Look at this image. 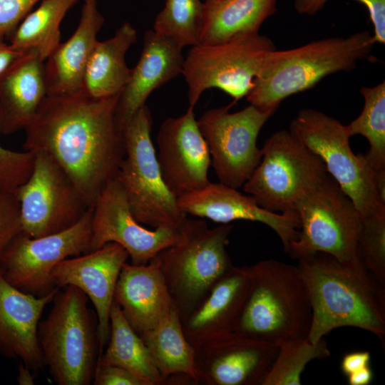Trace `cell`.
Instances as JSON below:
<instances>
[{
  "label": "cell",
  "mask_w": 385,
  "mask_h": 385,
  "mask_svg": "<svg viewBox=\"0 0 385 385\" xmlns=\"http://www.w3.org/2000/svg\"><path fill=\"white\" fill-rule=\"evenodd\" d=\"M137 38L136 29L125 21L113 36L98 41L85 68L81 93L91 98H106L120 93L131 75L125 54Z\"/></svg>",
  "instance_id": "obj_26"
},
{
  "label": "cell",
  "mask_w": 385,
  "mask_h": 385,
  "mask_svg": "<svg viewBox=\"0 0 385 385\" xmlns=\"http://www.w3.org/2000/svg\"><path fill=\"white\" fill-rule=\"evenodd\" d=\"M129 256L120 245L111 242L88 252L67 258L51 272L55 287L73 285L91 301L98 318V332L102 354L110 334V312L114 292L123 265Z\"/></svg>",
  "instance_id": "obj_18"
},
{
  "label": "cell",
  "mask_w": 385,
  "mask_h": 385,
  "mask_svg": "<svg viewBox=\"0 0 385 385\" xmlns=\"http://www.w3.org/2000/svg\"><path fill=\"white\" fill-rule=\"evenodd\" d=\"M104 22L105 18L98 8V0H83L80 21L74 33L45 61L47 95H73L81 92L85 68Z\"/></svg>",
  "instance_id": "obj_24"
},
{
  "label": "cell",
  "mask_w": 385,
  "mask_h": 385,
  "mask_svg": "<svg viewBox=\"0 0 385 385\" xmlns=\"http://www.w3.org/2000/svg\"><path fill=\"white\" fill-rule=\"evenodd\" d=\"M233 103L204 112L197 120L220 183L238 189L244 185L262 158L257 142L274 113L250 104L230 112Z\"/></svg>",
  "instance_id": "obj_12"
},
{
  "label": "cell",
  "mask_w": 385,
  "mask_h": 385,
  "mask_svg": "<svg viewBox=\"0 0 385 385\" xmlns=\"http://www.w3.org/2000/svg\"><path fill=\"white\" fill-rule=\"evenodd\" d=\"M250 287V266H232L206 297L181 319L187 340L196 346L236 330Z\"/></svg>",
  "instance_id": "obj_22"
},
{
  "label": "cell",
  "mask_w": 385,
  "mask_h": 385,
  "mask_svg": "<svg viewBox=\"0 0 385 385\" xmlns=\"http://www.w3.org/2000/svg\"><path fill=\"white\" fill-rule=\"evenodd\" d=\"M81 0H42L7 39L16 50L33 52L45 61L61 43L60 26L68 11Z\"/></svg>",
  "instance_id": "obj_30"
},
{
  "label": "cell",
  "mask_w": 385,
  "mask_h": 385,
  "mask_svg": "<svg viewBox=\"0 0 385 385\" xmlns=\"http://www.w3.org/2000/svg\"><path fill=\"white\" fill-rule=\"evenodd\" d=\"M329 0H294V9L299 14L314 16L319 12Z\"/></svg>",
  "instance_id": "obj_42"
},
{
  "label": "cell",
  "mask_w": 385,
  "mask_h": 385,
  "mask_svg": "<svg viewBox=\"0 0 385 385\" xmlns=\"http://www.w3.org/2000/svg\"><path fill=\"white\" fill-rule=\"evenodd\" d=\"M182 50L173 40L153 30L145 33L140 58L131 68L116 106V118L122 130L153 91L182 74L185 60Z\"/></svg>",
  "instance_id": "obj_23"
},
{
  "label": "cell",
  "mask_w": 385,
  "mask_h": 385,
  "mask_svg": "<svg viewBox=\"0 0 385 385\" xmlns=\"http://www.w3.org/2000/svg\"><path fill=\"white\" fill-rule=\"evenodd\" d=\"M348 383L350 385H368L371 383L373 374L369 366L357 370L348 375Z\"/></svg>",
  "instance_id": "obj_43"
},
{
  "label": "cell",
  "mask_w": 385,
  "mask_h": 385,
  "mask_svg": "<svg viewBox=\"0 0 385 385\" xmlns=\"http://www.w3.org/2000/svg\"><path fill=\"white\" fill-rule=\"evenodd\" d=\"M250 269V287L235 331L279 346L307 339L312 309L297 266L265 260Z\"/></svg>",
  "instance_id": "obj_4"
},
{
  "label": "cell",
  "mask_w": 385,
  "mask_h": 385,
  "mask_svg": "<svg viewBox=\"0 0 385 385\" xmlns=\"http://www.w3.org/2000/svg\"><path fill=\"white\" fill-rule=\"evenodd\" d=\"M356 255L385 289V207L361 216L356 240Z\"/></svg>",
  "instance_id": "obj_34"
},
{
  "label": "cell",
  "mask_w": 385,
  "mask_h": 385,
  "mask_svg": "<svg viewBox=\"0 0 385 385\" xmlns=\"http://www.w3.org/2000/svg\"><path fill=\"white\" fill-rule=\"evenodd\" d=\"M370 353L368 351H355L346 354L341 363L342 372L348 376L364 367L369 366Z\"/></svg>",
  "instance_id": "obj_40"
},
{
  "label": "cell",
  "mask_w": 385,
  "mask_h": 385,
  "mask_svg": "<svg viewBox=\"0 0 385 385\" xmlns=\"http://www.w3.org/2000/svg\"><path fill=\"white\" fill-rule=\"evenodd\" d=\"M107 347L99 358L97 368L122 367L143 380L146 385L163 384V379L141 339L124 317L113 300L110 312V334Z\"/></svg>",
  "instance_id": "obj_28"
},
{
  "label": "cell",
  "mask_w": 385,
  "mask_h": 385,
  "mask_svg": "<svg viewBox=\"0 0 385 385\" xmlns=\"http://www.w3.org/2000/svg\"><path fill=\"white\" fill-rule=\"evenodd\" d=\"M153 118L145 104L123 128L125 155L116 180L140 224L180 230L187 215L163 179L151 139Z\"/></svg>",
  "instance_id": "obj_7"
},
{
  "label": "cell",
  "mask_w": 385,
  "mask_h": 385,
  "mask_svg": "<svg viewBox=\"0 0 385 385\" xmlns=\"http://www.w3.org/2000/svg\"><path fill=\"white\" fill-rule=\"evenodd\" d=\"M232 229L230 224L209 228L205 220L187 218L179 240L155 257L181 319L233 266L226 250Z\"/></svg>",
  "instance_id": "obj_6"
},
{
  "label": "cell",
  "mask_w": 385,
  "mask_h": 385,
  "mask_svg": "<svg viewBox=\"0 0 385 385\" xmlns=\"http://www.w3.org/2000/svg\"><path fill=\"white\" fill-rule=\"evenodd\" d=\"M186 215L229 224L235 220L258 222L270 227L279 237L284 250L299 234L300 220L296 212L277 213L260 207L251 196L221 183L210 182L202 188L177 198Z\"/></svg>",
  "instance_id": "obj_19"
},
{
  "label": "cell",
  "mask_w": 385,
  "mask_h": 385,
  "mask_svg": "<svg viewBox=\"0 0 385 385\" xmlns=\"http://www.w3.org/2000/svg\"><path fill=\"white\" fill-rule=\"evenodd\" d=\"M360 93L364 98L361 113L346 125L350 137L360 135L369 144L364 153L375 172L385 170V82L374 86H363Z\"/></svg>",
  "instance_id": "obj_31"
},
{
  "label": "cell",
  "mask_w": 385,
  "mask_h": 385,
  "mask_svg": "<svg viewBox=\"0 0 385 385\" xmlns=\"http://www.w3.org/2000/svg\"><path fill=\"white\" fill-rule=\"evenodd\" d=\"M156 158L169 190L177 198L207 185L211 158L194 108L167 118L156 135Z\"/></svg>",
  "instance_id": "obj_17"
},
{
  "label": "cell",
  "mask_w": 385,
  "mask_h": 385,
  "mask_svg": "<svg viewBox=\"0 0 385 385\" xmlns=\"http://www.w3.org/2000/svg\"><path fill=\"white\" fill-rule=\"evenodd\" d=\"M42 0H0V32L6 40L31 11Z\"/></svg>",
  "instance_id": "obj_37"
},
{
  "label": "cell",
  "mask_w": 385,
  "mask_h": 385,
  "mask_svg": "<svg viewBox=\"0 0 385 385\" xmlns=\"http://www.w3.org/2000/svg\"><path fill=\"white\" fill-rule=\"evenodd\" d=\"M93 383L95 385H146L126 369L113 365L98 367Z\"/></svg>",
  "instance_id": "obj_38"
},
{
  "label": "cell",
  "mask_w": 385,
  "mask_h": 385,
  "mask_svg": "<svg viewBox=\"0 0 385 385\" xmlns=\"http://www.w3.org/2000/svg\"><path fill=\"white\" fill-rule=\"evenodd\" d=\"M364 4L369 12L376 43H385V0H354Z\"/></svg>",
  "instance_id": "obj_39"
},
{
  "label": "cell",
  "mask_w": 385,
  "mask_h": 385,
  "mask_svg": "<svg viewBox=\"0 0 385 385\" xmlns=\"http://www.w3.org/2000/svg\"><path fill=\"white\" fill-rule=\"evenodd\" d=\"M163 379L185 375L199 382L195 349L183 332L179 309L175 307L155 328L140 336Z\"/></svg>",
  "instance_id": "obj_29"
},
{
  "label": "cell",
  "mask_w": 385,
  "mask_h": 385,
  "mask_svg": "<svg viewBox=\"0 0 385 385\" xmlns=\"http://www.w3.org/2000/svg\"><path fill=\"white\" fill-rule=\"evenodd\" d=\"M44 63L27 52L0 75V133L24 130L34 117L47 96Z\"/></svg>",
  "instance_id": "obj_25"
},
{
  "label": "cell",
  "mask_w": 385,
  "mask_h": 385,
  "mask_svg": "<svg viewBox=\"0 0 385 385\" xmlns=\"http://www.w3.org/2000/svg\"><path fill=\"white\" fill-rule=\"evenodd\" d=\"M120 94L106 98L82 93L47 95L24 129L25 150L43 153L54 160L90 207L116 179L125 155L115 113Z\"/></svg>",
  "instance_id": "obj_1"
},
{
  "label": "cell",
  "mask_w": 385,
  "mask_h": 385,
  "mask_svg": "<svg viewBox=\"0 0 385 385\" xmlns=\"http://www.w3.org/2000/svg\"><path fill=\"white\" fill-rule=\"evenodd\" d=\"M275 48L269 37L259 33L192 46L182 73L188 88L189 106L194 108L202 93L213 88L231 96L234 104L246 97L267 56Z\"/></svg>",
  "instance_id": "obj_10"
},
{
  "label": "cell",
  "mask_w": 385,
  "mask_h": 385,
  "mask_svg": "<svg viewBox=\"0 0 385 385\" xmlns=\"http://www.w3.org/2000/svg\"><path fill=\"white\" fill-rule=\"evenodd\" d=\"M376 43L373 34L361 31L294 48H275L267 56L247 101L275 113L287 97L310 89L329 75L354 70L360 61L371 56Z\"/></svg>",
  "instance_id": "obj_3"
},
{
  "label": "cell",
  "mask_w": 385,
  "mask_h": 385,
  "mask_svg": "<svg viewBox=\"0 0 385 385\" xmlns=\"http://www.w3.org/2000/svg\"><path fill=\"white\" fill-rule=\"evenodd\" d=\"M114 301L140 337L155 328L176 307L155 257L145 265H123Z\"/></svg>",
  "instance_id": "obj_21"
},
{
  "label": "cell",
  "mask_w": 385,
  "mask_h": 385,
  "mask_svg": "<svg viewBox=\"0 0 385 385\" xmlns=\"http://www.w3.org/2000/svg\"><path fill=\"white\" fill-rule=\"evenodd\" d=\"M325 339L314 344L307 339L279 346L277 357L262 385H299L307 364L330 356Z\"/></svg>",
  "instance_id": "obj_33"
},
{
  "label": "cell",
  "mask_w": 385,
  "mask_h": 385,
  "mask_svg": "<svg viewBox=\"0 0 385 385\" xmlns=\"http://www.w3.org/2000/svg\"><path fill=\"white\" fill-rule=\"evenodd\" d=\"M297 260L312 309L309 342L341 327L368 331L384 342L385 289L358 257L339 260L317 252Z\"/></svg>",
  "instance_id": "obj_2"
},
{
  "label": "cell",
  "mask_w": 385,
  "mask_h": 385,
  "mask_svg": "<svg viewBox=\"0 0 385 385\" xmlns=\"http://www.w3.org/2000/svg\"><path fill=\"white\" fill-rule=\"evenodd\" d=\"M194 349L199 382L208 385H262L279 346L233 331L212 338Z\"/></svg>",
  "instance_id": "obj_16"
},
{
  "label": "cell",
  "mask_w": 385,
  "mask_h": 385,
  "mask_svg": "<svg viewBox=\"0 0 385 385\" xmlns=\"http://www.w3.org/2000/svg\"><path fill=\"white\" fill-rule=\"evenodd\" d=\"M294 210L300 228L298 238L289 244L287 252L292 258L317 252L339 260L357 257L361 215L329 175L297 202Z\"/></svg>",
  "instance_id": "obj_11"
},
{
  "label": "cell",
  "mask_w": 385,
  "mask_h": 385,
  "mask_svg": "<svg viewBox=\"0 0 385 385\" xmlns=\"http://www.w3.org/2000/svg\"><path fill=\"white\" fill-rule=\"evenodd\" d=\"M58 289L37 297L17 289L0 273V354L20 359L35 374L44 366L38 325Z\"/></svg>",
  "instance_id": "obj_20"
},
{
  "label": "cell",
  "mask_w": 385,
  "mask_h": 385,
  "mask_svg": "<svg viewBox=\"0 0 385 385\" xmlns=\"http://www.w3.org/2000/svg\"><path fill=\"white\" fill-rule=\"evenodd\" d=\"M63 288L38 325L43 366L58 385H89L101 356L97 315L82 290L73 285Z\"/></svg>",
  "instance_id": "obj_5"
},
{
  "label": "cell",
  "mask_w": 385,
  "mask_h": 385,
  "mask_svg": "<svg viewBox=\"0 0 385 385\" xmlns=\"http://www.w3.org/2000/svg\"><path fill=\"white\" fill-rule=\"evenodd\" d=\"M0 32V75L17 58L26 53L14 49Z\"/></svg>",
  "instance_id": "obj_41"
},
{
  "label": "cell",
  "mask_w": 385,
  "mask_h": 385,
  "mask_svg": "<svg viewBox=\"0 0 385 385\" xmlns=\"http://www.w3.org/2000/svg\"><path fill=\"white\" fill-rule=\"evenodd\" d=\"M91 230V251L114 242L126 250L133 265L147 264L180 236V230H152L142 226L130 212L116 179L102 190L93 206Z\"/></svg>",
  "instance_id": "obj_15"
},
{
  "label": "cell",
  "mask_w": 385,
  "mask_h": 385,
  "mask_svg": "<svg viewBox=\"0 0 385 385\" xmlns=\"http://www.w3.org/2000/svg\"><path fill=\"white\" fill-rule=\"evenodd\" d=\"M204 10V2L200 0H166L155 17L153 30L183 48L198 45Z\"/></svg>",
  "instance_id": "obj_32"
},
{
  "label": "cell",
  "mask_w": 385,
  "mask_h": 385,
  "mask_svg": "<svg viewBox=\"0 0 385 385\" xmlns=\"http://www.w3.org/2000/svg\"><path fill=\"white\" fill-rule=\"evenodd\" d=\"M289 130L323 161L328 174L353 201L361 216L384 207L376 188V173L364 153L350 146L346 125L320 111L303 108Z\"/></svg>",
  "instance_id": "obj_9"
},
{
  "label": "cell",
  "mask_w": 385,
  "mask_h": 385,
  "mask_svg": "<svg viewBox=\"0 0 385 385\" xmlns=\"http://www.w3.org/2000/svg\"><path fill=\"white\" fill-rule=\"evenodd\" d=\"M21 232L20 206L16 190L0 188V261L6 248Z\"/></svg>",
  "instance_id": "obj_36"
},
{
  "label": "cell",
  "mask_w": 385,
  "mask_h": 385,
  "mask_svg": "<svg viewBox=\"0 0 385 385\" xmlns=\"http://www.w3.org/2000/svg\"><path fill=\"white\" fill-rule=\"evenodd\" d=\"M34 153L31 173L16 190V194L22 232L38 237L71 227L90 207L72 180L54 160L43 153Z\"/></svg>",
  "instance_id": "obj_14"
},
{
  "label": "cell",
  "mask_w": 385,
  "mask_h": 385,
  "mask_svg": "<svg viewBox=\"0 0 385 385\" xmlns=\"http://www.w3.org/2000/svg\"><path fill=\"white\" fill-rule=\"evenodd\" d=\"M261 151L260 163L242 187L268 211L296 212L297 202L329 175L320 158L289 130L273 133Z\"/></svg>",
  "instance_id": "obj_8"
},
{
  "label": "cell",
  "mask_w": 385,
  "mask_h": 385,
  "mask_svg": "<svg viewBox=\"0 0 385 385\" xmlns=\"http://www.w3.org/2000/svg\"><path fill=\"white\" fill-rule=\"evenodd\" d=\"M93 207L73 226L38 237L21 232L11 242L0 261V273L24 292L42 297L59 289L51 272L60 262L91 251Z\"/></svg>",
  "instance_id": "obj_13"
},
{
  "label": "cell",
  "mask_w": 385,
  "mask_h": 385,
  "mask_svg": "<svg viewBox=\"0 0 385 385\" xmlns=\"http://www.w3.org/2000/svg\"><path fill=\"white\" fill-rule=\"evenodd\" d=\"M277 0H205L199 44L211 45L256 34L274 14Z\"/></svg>",
  "instance_id": "obj_27"
},
{
  "label": "cell",
  "mask_w": 385,
  "mask_h": 385,
  "mask_svg": "<svg viewBox=\"0 0 385 385\" xmlns=\"http://www.w3.org/2000/svg\"><path fill=\"white\" fill-rule=\"evenodd\" d=\"M34 159L33 151H15L0 143V188L15 191L30 176Z\"/></svg>",
  "instance_id": "obj_35"
},
{
  "label": "cell",
  "mask_w": 385,
  "mask_h": 385,
  "mask_svg": "<svg viewBox=\"0 0 385 385\" xmlns=\"http://www.w3.org/2000/svg\"><path fill=\"white\" fill-rule=\"evenodd\" d=\"M17 381L20 385H34V375L29 367L20 362L18 367Z\"/></svg>",
  "instance_id": "obj_44"
}]
</instances>
